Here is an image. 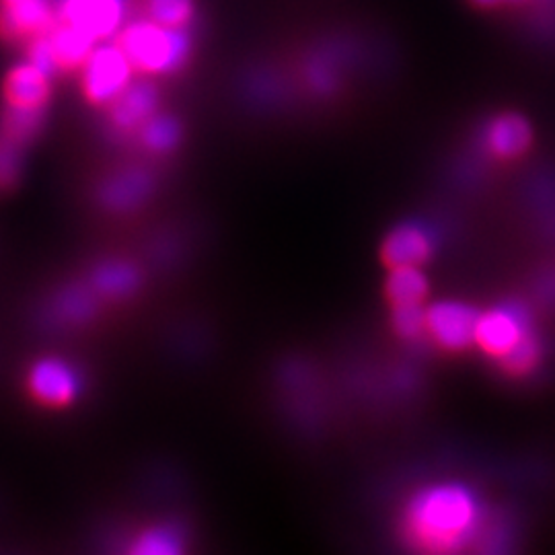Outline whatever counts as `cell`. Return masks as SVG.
Segmentation results:
<instances>
[{
    "instance_id": "d4e9b609",
    "label": "cell",
    "mask_w": 555,
    "mask_h": 555,
    "mask_svg": "<svg viewBox=\"0 0 555 555\" xmlns=\"http://www.w3.org/2000/svg\"><path fill=\"white\" fill-rule=\"evenodd\" d=\"M27 62H31L34 66H38L43 73H48L50 77L59 73V64L54 59V50H52V43L48 34H41L38 38L27 41Z\"/></svg>"
},
{
    "instance_id": "277c9868",
    "label": "cell",
    "mask_w": 555,
    "mask_h": 555,
    "mask_svg": "<svg viewBox=\"0 0 555 555\" xmlns=\"http://www.w3.org/2000/svg\"><path fill=\"white\" fill-rule=\"evenodd\" d=\"M124 15V0H60L59 20L73 23L95 41L118 36Z\"/></svg>"
},
{
    "instance_id": "5bb4252c",
    "label": "cell",
    "mask_w": 555,
    "mask_h": 555,
    "mask_svg": "<svg viewBox=\"0 0 555 555\" xmlns=\"http://www.w3.org/2000/svg\"><path fill=\"white\" fill-rule=\"evenodd\" d=\"M151 185V178L144 171L128 169L105 181L101 190V199L112 210H130L137 208L140 202L149 196Z\"/></svg>"
},
{
    "instance_id": "cb8c5ba5",
    "label": "cell",
    "mask_w": 555,
    "mask_h": 555,
    "mask_svg": "<svg viewBox=\"0 0 555 555\" xmlns=\"http://www.w3.org/2000/svg\"><path fill=\"white\" fill-rule=\"evenodd\" d=\"M537 358H539V344L535 337L527 334L508 354L502 357V360L511 373L522 375L535 366Z\"/></svg>"
},
{
    "instance_id": "ffe728a7",
    "label": "cell",
    "mask_w": 555,
    "mask_h": 555,
    "mask_svg": "<svg viewBox=\"0 0 555 555\" xmlns=\"http://www.w3.org/2000/svg\"><path fill=\"white\" fill-rule=\"evenodd\" d=\"M54 311L64 323H85L95 311V297L82 286L68 288L60 295Z\"/></svg>"
},
{
    "instance_id": "83f0119b",
    "label": "cell",
    "mask_w": 555,
    "mask_h": 555,
    "mask_svg": "<svg viewBox=\"0 0 555 555\" xmlns=\"http://www.w3.org/2000/svg\"><path fill=\"white\" fill-rule=\"evenodd\" d=\"M0 2H13V0H0Z\"/></svg>"
},
{
    "instance_id": "3957f363",
    "label": "cell",
    "mask_w": 555,
    "mask_h": 555,
    "mask_svg": "<svg viewBox=\"0 0 555 555\" xmlns=\"http://www.w3.org/2000/svg\"><path fill=\"white\" fill-rule=\"evenodd\" d=\"M82 70V93L85 98L105 105L118 100L130 87L134 77V66L124 54L118 43H98L93 54L85 62Z\"/></svg>"
},
{
    "instance_id": "4316f807",
    "label": "cell",
    "mask_w": 555,
    "mask_h": 555,
    "mask_svg": "<svg viewBox=\"0 0 555 555\" xmlns=\"http://www.w3.org/2000/svg\"><path fill=\"white\" fill-rule=\"evenodd\" d=\"M508 2H525V0H508Z\"/></svg>"
},
{
    "instance_id": "4fadbf2b",
    "label": "cell",
    "mask_w": 555,
    "mask_h": 555,
    "mask_svg": "<svg viewBox=\"0 0 555 555\" xmlns=\"http://www.w3.org/2000/svg\"><path fill=\"white\" fill-rule=\"evenodd\" d=\"M486 144L500 159H515L531 144V126L516 114L498 116L488 126Z\"/></svg>"
},
{
    "instance_id": "484cf974",
    "label": "cell",
    "mask_w": 555,
    "mask_h": 555,
    "mask_svg": "<svg viewBox=\"0 0 555 555\" xmlns=\"http://www.w3.org/2000/svg\"><path fill=\"white\" fill-rule=\"evenodd\" d=\"M474 2H477L479 7H494V4L502 2V0H474Z\"/></svg>"
},
{
    "instance_id": "30bf717a",
    "label": "cell",
    "mask_w": 555,
    "mask_h": 555,
    "mask_svg": "<svg viewBox=\"0 0 555 555\" xmlns=\"http://www.w3.org/2000/svg\"><path fill=\"white\" fill-rule=\"evenodd\" d=\"M157 89L149 82H130V87L119 95L118 100L112 101V121L118 130L130 132L142 128L149 119L157 114Z\"/></svg>"
},
{
    "instance_id": "e0dca14e",
    "label": "cell",
    "mask_w": 555,
    "mask_h": 555,
    "mask_svg": "<svg viewBox=\"0 0 555 555\" xmlns=\"http://www.w3.org/2000/svg\"><path fill=\"white\" fill-rule=\"evenodd\" d=\"M46 109H20V107H4V114L0 119V132L9 139L27 144L36 139L43 124Z\"/></svg>"
},
{
    "instance_id": "2e32d148",
    "label": "cell",
    "mask_w": 555,
    "mask_h": 555,
    "mask_svg": "<svg viewBox=\"0 0 555 555\" xmlns=\"http://www.w3.org/2000/svg\"><path fill=\"white\" fill-rule=\"evenodd\" d=\"M93 286H95L98 293L105 295V297H126L139 286V272L130 263L107 261L95 270Z\"/></svg>"
},
{
    "instance_id": "8992f818",
    "label": "cell",
    "mask_w": 555,
    "mask_h": 555,
    "mask_svg": "<svg viewBox=\"0 0 555 555\" xmlns=\"http://www.w3.org/2000/svg\"><path fill=\"white\" fill-rule=\"evenodd\" d=\"M27 387L43 405L64 408L79 396L80 377L62 358H41L29 371Z\"/></svg>"
},
{
    "instance_id": "8fae6325",
    "label": "cell",
    "mask_w": 555,
    "mask_h": 555,
    "mask_svg": "<svg viewBox=\"0 0 555 555\" xmlns=\"http://www.w3.org/2000/svg\"><path fill=\"white\" fill-rule=\"evenodd\" d=\"M433 254V238L416 224L393 229L383 243V261L389 268L420 266Z\"/></svg>"
},
{
    "instance_id": "7c38bea8",
    "label": "cell",
    "mask_w": 555,
    "mask_h": 555,
    "mask_svg": "<svg viewBox=\"0 0 555 555\" xmlns=\"http://www.w3.org/2000/svg\"><path fill=\"white\" fill-rule=\"evenodd\" d=\"M48 38L54 50V59L59 64V70L70 73V70H80L85 62L93 54L98 43L89 34H85L73 23L59 20L54 27L48 31Z\"/></svg>"
},
{
    "instance_id": "603a6c76",
    "label": "cell",
    "mask_w": 555,
    "mask_h": 555,
    "mask_svg": "<svg viewBox=\"0 0 555 555\" xmlns=\"http://www.w3.org/2000/svg\"><path fill=\"white\" fill-rule=\"evenodd\" d=\"M23 167V144L0 132V192L17 183Z\"/></svg>"
},
{
    "instance_id": "d6986e66",
    "label": "cell",
    "mask_w": 555,
    "mask_h": 555,
    "mask_svg": "<svg viewBox=\"0 0 555 555\" xmlns=\"http://www.w3.org/2000/svg\"><path fill=\"white\" fill-rule=\"evenodd\" d=\"M194 0H146L149 20L165 27L188 29L194 20Z\"/></svg>"
},
{
    "instance_id": "ac0fdd59",
    "label": "cell",
    "mask_w": 555,
    "mask_h": 555,
    "mask_svg": "<svg viewBox=\"0 0 555 555\" xmlns=\"http://www.w3.org/2000/svg\"><path fill=\"white\" fill-rule=\"evenodd\" d=\"M142 142L149 151L153 153H169L178 146L181 130L179 124L169 116H153L144 126H142Z\"/></svg>"
},
{
    "instance_id": "9c48e42d",
    "label": "cell",
    "mask_w": 555,
    "mask_h": 555,
    "mask_svg": "<svg viewBox=\"0 0 555 555\" xmlns=\"http://www.w3.org/2000/svg\"><path fill=\"white\" fill-rule=\"evenodd\" d=\"M50 75L31 62L17 64L9 70L2 82V98L7 107L20 109H46L52 98Z\"/></svg>"
},
{
    "instance_id": "6da1fadb",
    "label": "cell",
    "mask_w": 555,
    "mask_h": 555,
    "mask_svg": "<svg viewBox=\"0 0 555 555\" xmlns=\"http://www.w3.org/2000/svg\"><path fill=\"white\" fill-rule=\"evenodd\" d=\"M476 522L477 504L472 492L455 483H442L412 500L405 531L422 550L453 552L469 539Z\"/></svg>"
},
{
    "instance_id": "7a4b0ae2",
    "label": "cell",
    "mask_w": 555,
    "mask_h": 555,
    "mask_svg": "<svg viewBox=\"0 0 555 555\" xmlns=\"http://www.w3.org/2000/svg\"><path fill=\"white\" fill-rule=\"evenodd\" d=\"M119 48L144 75H171L179 70L192 50L188 29L165 27L153 20L137 21L119 29Z\"/></svg>"
},
{
    "instance_id": "ba28073f",
    "label": "cell",
    "mask_w": 555,
    "mask_h": 555,
    "mask_svg": "<svg viewBox=\"0 0 555 555\" xmlns=\"http://www.w3.org/2000/svg\"><path fill=\"white\" fill-rule=\"evenodd\" d=\"M59 13L48 0L0 2V38L4 41H29L48 34Z\"/></svg>"
},
{
    "instance_id": "5b68a950",
    "label": "cell",
    "mask_w": 555,
    "mask_h": 555,
    "mask_svg": "<svg viewBox=\"0 0 555 555\" xmlns=\"http://www.w3.org/2000/svg\"><path fill=\"white\" fill-rule=\"evenodd\" d=\"M477 313L456 300H442L426 309V332L447 350H465L476 341Z\"/></svg>"
},
{
    "instance_id": "9a60e30c",
    "label": "cell",
    "mask_w": 555,
    "mask_h": 555,
    "mask_svg": "<svg viewBox=\"0 0 555 555\" xmlns=\"http://www.w3.org/2000/svg\"><path fill=\"white\" fill-rule=\"evenodd\" d=\"M428 295V280L422 274L420 266L391 268L387 278V298L391 305L401 302H422Z\"/></svg>"
},
{
    "instance_id": "52a82bcc",
    "label": "cell",
    "mask_w": 555,
    "mask_h": 555,
    "mask_svg": "<svg viewBox=\"0 0 555 555\" xmlns=\"http://www.w3.org/2000/svg\"><path fill=\"white\" fill-rule=\"evenodd\" d=\"M527 334L529 318L520 307H498L477 319L476 344L492 357L508 354Z\"/></svg>"
},
{
    "instance_id": "7402d4cb",
    "label": "cell",
    "mask_w": 555,
    "mask_h": 555,
    "mask_svg": "<svg viewBox=\"0 0 555 555\" xmlns=\"http://www.w3.org/2000/svg\"><path fill=\"white\" fill-rule=\"evenodd\" d=\"M393 330L403 339H416L426 332V309L422 302H401L393 305Z\"/></svg>"
},
{
    "instance_id": "44dd1931",
    "label": "cell",
    "mask_w": 555,
    "mask_h": 555,
    "mask_svg": "<svg viewBox=\"0 0 555 555\" xmlns=\"http://www.w3.org/2000/svg\"><path fill=\"white\" fill-rule=\"evenodd\" d=\"M183 552L181 537L169 527H155L137 539L132 554L139 555H176Z\"/></svg>"
}]
</instances>
